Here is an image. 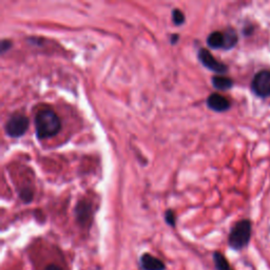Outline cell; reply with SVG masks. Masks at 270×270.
<instances>
[{"label":"cell","mask_w":270,"mask_h":270,"mask_svg":"<svg viewBox=\"0 0 270 270\" xmlns=\"http://www.w3.org/2000/svg\"><path fill=\"white\" fill-rule=\"evenodd\" d=\"M62 128L61 118L53 110H42L35 116V131L39 140L55 136Z\"/></svg>","instance_id":"6da1fadb"},{"label":"cell","mask_w":270,"mask_h":270,"mask_svg":"<svg viewBox=\"0 0 270 270\" xmlns=\"http://www.w3.org/2000/svg\"><path fill=\"white\" fill-rule=\"evenodd\" d=\"M251 222L249 220H242L236 223L229 233V246L234 250L246 247L251 238Z\"/></svg>","instance_id":"7a4b0ae2"},{"label":"cell","mask_w":270,"mask_h":270,"mask_svg":"<svg viewBox=\"0 0 270 270\" xmlns=\"http://www.w3.org/2000/svg\"><path fill=\"white\" fill-rule=\"evenodd\" d=\"M29 125L30 121L27 116L23 114H14L5 123V133L13 138L21 137L27 132Z\"/></svg>","instance_id":"3957f363"},{"label":"cell","mask_w":270,"mask_h":270,"mask_svg":"<svg viewBox=\"0 0 270 270\" xmlns=\"http://www.w3.org/2000/svg\"><path fill=\"white\" fill-rule=\"evenodd\" d=\"M251 89L259 97L270 96V71L263 70L258 72L252 80Z\"/></svg>","instance_id":"277c9868"},{"label":"cell","mask_w":270,"mask_h":270,"mask_svg":"<svg viewBox=\"0 0 270 270\" xmlns=\"http://www.w3.org/2000/svg\"><path fill=\"white\" fill-rule=\"evenodd\" d=\"M197 57H199V61L204 67L215 72V73L224 74L228 71L227 65L221 62H217L215 57L207 49H200L199 53H197Z\"/></svg>","instance_id":"5b68a950"},{"label":"cell","mask_w":270,"mask_h":270,"mask_svg":"<svg viewBox=\"0 0 270 270\" xmlns=\"http://www.w3.org/2000/svg\"><path fill=\"white\" fill-rule=\"evenodd\" d=\"M206 103L208 108L215 112H225L230 109V102L225 96H223L219 93L210 94Z\"/></svg>","instance_id":"8992f818"},{"label":"cell","mask_w":270,"mask_h":270,"mask_svg":"<svg viewBox=\"0 0 270 270\" xmlns=\"http://www.w3.org/2000/svg\"><path fill=\"white\" fill-rule=\"evenodd\" d=\"M141 265L144 270H165V264L163 261L149 253L142 255Z\"/></svg>","instance_id":"52a82bcc"},{"label":"cell","mask_w":270,"mask_h":270,"mask_svg":"<svg viewBox=\"0 0 270 270\" xmlns=\"http://www.w3.org/2000/svg\"><path fill=\"white\" fill-rule=\"evenodd\" d=\"M207 44L209 48L211 49H223L225 45V36H224V32L214 31L210 33L207 37Z\"/></svg>","instance_id":"ba28073f"},{"label":"cell","mask_w":270,"mask_h":270,"mask_svg":"<svg viewBox=\"0 0 270 270\" xmlns=\"http://www.w3.org/2000/svg\"><path fill=\"white\" fill-rule=\"evenodd\" d=\"M211 83L215 89L221 91H226L231 89L233 85V82L231 78L226 76H213Z\"/></svg>","instance_id":"9c48e42d"},{"label":"cell","mask_w":270,"mask_h":270,"mask_svg":"<svg viewBox=\"0 0 270 270\" xmlns=\"http://www.w3.org/2000/svg\"><path fill=\"white\" fill-rule=\"evenodd\" d=\"M224 36H225V45H224V50H230L234 48L236 43H238L239 37L236 34L235 30L228 28L226 31H224Z\"/></svg>","instance_id":"30bf717a"},{"label":"cell","mask_w":270,"mask_h":270,"mask_svg":"<svg viewBox=\"0 0 270 270\" xmlns=\"http://www.w3.org/2000/svg\"><path fill=\"white\" fill-rule=\"evenodd\" d=\"M90 206L85 203H81L78 204V206L76 208V213H77V220L80 223L83 224L88 221L89 216H90Z\"/></svg>","instance_id":"8fae6325"},{"label":"cell","mask_w":270,"mask_h":270,"mask_svg":"<svg viewBox=\"0 0 270 270\" xmlns=\"http://www.w3.org/2000/svg\"><path fill=\"white\" fill-rule=\"evenodd\" d=\"M213 261L217 270H233L227 259L221 252H214Z\"/></svg>","instance_id":"7c38bea8"},{"label":"cell","mask_w":270,"mask_h":270,"mask_svg":"<svg viewBox=\"0 0 270 270\" xmlns=\"http://www.w3.org/2000/svg\"><path fill=\"white\" fill-rule=\"evenodd\" d=\"M172 21L175 25H181L185 22V15L181 10L174 9L172 11Z\"/></svg>","instance_id":"4fadbf2b"},{"label":"cell","mask_w":270,"mask_h":270,"mask_svg":"<svg viewBox=\"0 0 270 270\" xmlns=\"http://www.w3.org/2000/svg\"><path fill=\"white\" fill-rule=\"evenodd\" d=\"M165 220H166L168 225L172 227L175 226V215L172 212V210H167L166 213H165Z\"/></svg>","instance_id":"5bb4252c"},{"label":"cell","mask_w":270,"mask_h":270,"mask_svg":"<svg viewBox=\"0 0 270 270\" xmlns=\"http://www.w3.org/2000/svg\"><path fill=\"white\" fill-rule=\"evenodd\" d=\"M12 45V42L10 41H2L1 42V52L4 53V52L8 51Z\"/></svg>","instance_id":"9a60e30c"},{"label":"cell","mask_w":270,"mask_h":270,"mask_svg":"<svg viewBox=\"0 0 270 270\" xmlns=\"http://www.w3.org/2000/svg\"><path fill=\"white\" fill-rule=\"evenodd\" d=\"M179 38H180V36L177 35V34H172V35H171V37H170V42H171V43L175 44L177 42H179Z\"/></svg>","instance_id":"2e32d148"},{"label":"cell","mask_w":270,"mask_h":270,"mask_svg":"<svg viewBox=\"0 0 270 270\" xmlns=\"http://www.w3.org/2000/svg\"><path fill=\"white\" fill-rule=\"evenodd\" d=\"M44 270H62V269L59 266L55 265V264H52V265H49V266L45 267Z\"/></svg>","instance_id":"e0dca14e"}]
</instances>
